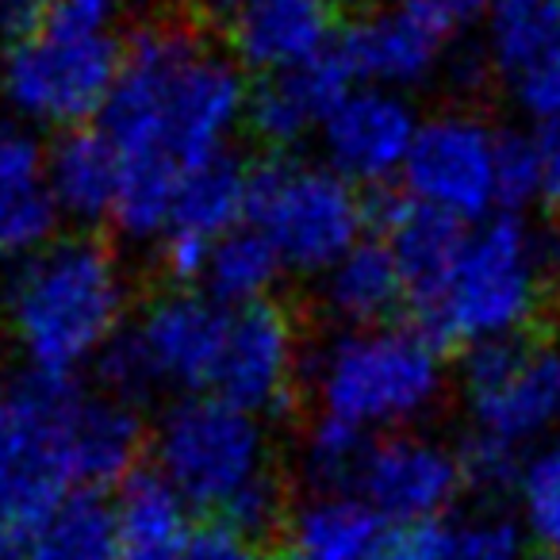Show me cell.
I'll return each instance as SVG.
<instances>
[{"label":"cell","instance_id":"29","mask_svg":"<svg viewBox=\"0 0 560 560\" xmlns=\"http://www.w3.org/2000/svg\"><path fill=\"white\" fill-rule=\"evenodd\" d=\"M518 499V526L529 541L541 545L549 557L560 552V442L526 453L514 480Z\"/></svg>","mask_w":560,"mask_h":560},{"label":"cell","instance_id":"31","mask_svg":"<svg viewBox=\"0 0 560 560\" xmlns=\"http://www.w3.org/2000/svg\"><path fill=\"white\" fill-rule=\"evenodd\" d=\"M529 147H534L537 165V200H545L552 211H560V119H549V124L537 127Z\"/></svg>","mask_w":560,"mask_h":560},{"label":"cell","instance_id":"37","mask_svg":"<svg viewBox=\"0 0 560 560\" xmlns=\"http://www.w3.org/2000/svg\"><path fill=\"white\" fill-rule=\"evenodd\" d=\"M208 4H211L215 12H226V16H231L234 9H242V4H246V0H208Z\"/></svg>","mask_w":560,"mask_h":560},{"label":"cell","instance_id":"17","mask_svg":"<svg viewBox=\"0 0 560 560\" xmlns=\"http://www.w3.org/2000/svg\"><path fill=\"white\" fill-rule=\"evenodd\" d=\"M249 173L231 154L185 173L173 192L165 231L158 238L162 265L180 289H192L208 269V257L231 231L246 226Z\"/></svg>","mask_w":560,"mask_h":560},{"label":"cell","instance_id":"28","mask_svg":"<svg viewBox=\"0 0 560 560\" xmlns=\"http://www.w3.org/2000/svg\"><path fill=\"white\" fill-rule=\"evenodd\" d=\"M280 257L272 254V246L254 231V226H238L231 231L208 257L200 284L215 304H223L226 312H242V307L269 304V292L277 289Z\"/></svg>","mask_w":560,"mask_h":560},{"label":"cell","instance_id":"24","mask_svg":"<svg viewBox=\"0 0 560 560\" xmlns=\"http://www.w3.org/2000/svg\"><path fill=\"white\" fill-rule=\"evenodd\" d=\"M319 296L327 315H335L346 330H358L388 323L407 300V284L384 238H361L342 261L323 272Z\"/></svg>","mask_w":560,"mask_h":560},{"label":"cell","instance_id":"25","mask_svg":"<svg viewBox=\"0 0 560 560\" xmlns=\"http://www.w3.org/2000/svg\"><path fill=\"white\" fill-rule=\"evenodd\" d=\"M381 560H526V534L506 514H450L419 529H396Z\"/></svg>","mask_w":560,"mask_h":560},{"label":"cell","instance_id":"9","mask_svg":"<svg viewBox=\"0 0 560 560\" xmlns=\"http://www.w3.org/2000/svg\"><path fill=\"white\" fill-rule=\"evenodd\" d=\"M12 404L47 442L70 491H101L135 476L142 450V419L135 404L55 376L20 384Z\"/></svg>","mask_w":560,"mask_h":560},{"label":"cell","instance_id":"32","mask_svg":"<svg viewBox=\"0 0 560 560\" xmlns=\"http://www.w3.org/2000/svg\"><path fill=\"white\" fill-rule=\"evenodd\" d=\"M185 560H261V557H257L249 537L234 534L223 522H211V526L192 534V541H188V549H185Z\"/></svg>","mask_w":560,"mask_h":560},{"label":"cell","instance_id":"18","mask_svg":"<svg viewBox=\"0 0 560 560\" xmlns=\"http://www.w3.org/2000/svg\"><path fill=\"white\" fill-rule=\"evenodd\" d=\"M338 0H246L231 12V58L242 73L277 78L338 47Z\"/></svg>","mask_w":560,"mask_h":560},{"label":"cell","instance_id":"14","mask_svg":"<svg viewBox=\"0 0 560 560\" xmlns=\"http://www.w3.org/2000/svg\"><path fill=\"white\" fill-rule=\"evenodd\" d=\"M453 35L422 0H396L353 20L338 39V58L358 85L407 93L442 70Z\"/></svg>","mask_w":560,"mask_h":560},{"label":"cell","instance_id":"6","mask_svg":"<svg viewBox=\"0 0 560 560\" xmlns=\"http://www.w3.org/2000/svg\"><path fill=\"white\" fill-rule=\"evenodd\" d=\"M312 388L319 415L373 438L411 430L445 396L442 346L399 323L342 330L315 358Z\"/></svg>","mask_w":560,"mask_h":560},{"label":"cell","instance_id":"40","mask_svg":"<svg viewBox=\"0 0 560 560\" xmlns=\"http://www.w3.org/2000/svg\"><path fill=\"white\" fill-rule=\"evenodd\" d=\"M0 127H4V124H0Z\"/></svg>","mask_w":560,"mask_h":560},{"label":"cell","instance_id":"22","mask_svg":"<svg viewBox=\"0 0 560 560\" xmlns=\"http://www.w3.org/2000/svg\"><path fill=\"white\" fill-rule=\"evenodd\" d=\"M284 534L300 560H381L392 526L358 491H312L289 511Z\"/></svg>","mask_w":560,"mask_h":560},{"label":"cell","instance_id":"35","mask_svg":"<svg viewBox=\"0 0 560 560\" xmlns=\"http://www.w3.org/2000/svg\"><path fill=\"white\" fill-rule=\"evenodd\" d=\"M24 557V537L12 529V522L0 514V560H20Z\"/></svg>","mask_w":560,"mask_h":560},{"label":"cell","instance_id":"15","mask_svg":"<svg viewBox=\"0 0 560 560\" xmlns=\"http://www.w3.org/2000/svg\"><path fill=\"white\" fill-rule=\"evenodd\" d=\"M488 62L514 108L537 127L560 119V0H495Z\"/></svg>","mask_w":560,"mask_h":560},{"label":"cell","instance_id":"23","mask_svg":"<svg viewBox=\"0 0 560 560\" xmlns=\"http://www.w3.org/2000/svg\"><path fill=\"white\" fill-rule=\"evenodd\" d=\"M119 560H185L192 541V506L158 472H135L119 483L116 506Z\"/></svg>","mask_w":560,"mask_h":560},{"label":"cell","instance_id":"10","mask_svg":"<svg viewBox=\"0 0 560 560\" xmlns=\"http://www.w3.org/2000/svg\"><path fill=\"white\" fill-rule=\"evenodd\" d=\"M465 407L472 438L511 453H534L560 430V342L518 335L472 350L465 361Z\"/></svg>","mask_w":560,"mask_h":560},{"label":"cell","instance_id":"16","mask_svg":"<svg viewBox=\"0 0 560 560\" xmlns=\"http://www.w3.org/2000/svg\"><path fill=\"white\" fill-rule=\"evenodd\" d=\"M422 119L415 116L407 93L376 85H353L319 131L323 158L353 185H381L399 177L411 158Z\"/></svg>","mask_w":560,"mask_h":560},{"label":"cell","instance_id":"13","mask_svg":"<svg viewBox=\"0 0 560 560\" xmlns=\"http://www.w3.org/2000/svg\"><path fill=\"white\" fill-rule=\"evenodd\" d=\"M304 373L300 330L292 315L277 304H254L231 312L223 361L211 396L269 419L292 404Z\"/></svg>","mask_w":560,"mask_h":560},{"label":"cell","instance_id":"7","mask_svg":"<svg viewBox=\"0 0 560 560\" xmlns=\"http://www.w3.org/2000/svg\"><path fill=\"white\" fill-rule=\"evenodd\" d=\"M226 327L231 312L208 292H162L96 361L101 388L124 404H135L150 392H180V399L208 396L223 361Z\"/></svg>","mask_w":560,"mask_h":560},{"label":"cell","instance_id":"38","mask_svg":"<svg viewBox=\"0 0 560 560\" xmlns=\"http://www.w3.org/2000/svg\"><path fill=\"white\" fill-rule=\"evenodd\" d=\"M261 560H300L296 552H284V557H261Z\"/></svg>","mask_w":560,"mask_h":560},{"label":"cell","instance_id":"27","mask_svg":"<svg viewBox=\"0 0 560 560\" xmlns=\"http://www.w3.org/2000/svg\"><path fill=\"white\" fill-rule=\"evenodd\" d=\"M20 560H119L112 506L96 491H73L32 529Z\"/></svg>","mask_w":560,"mask_h":560},{"label":"cell","instance_id":"12","mask_svg":"<svg viewBox=\"0 0 560 560\" xmlns=\"http://www.w3.org/2000/svg\"><path fill=\"white\" fill-rule=\"evenodd\" d=\"M465 488L457 450L415 430H396L369 442L350 491H358L388 526L419 529L450 518Z\"/></svg>","mask_w":560,"mask_h":560},{"label":"cell","instance_id":"33","mask_svg":"<svg viewBox=\"0 0 560 560\" xmlns=\"http://www.w3.org/2000/svg\"><path fill=\"white\" fill-rule=\"evenodd\" d=\"M43 12H47V0H0V24L12 27V32L32 24Z\"/></svg>","mask_w":560,"mask_h":560},{"label":"cell","instance_id":"5","mask_svg":"<svg viewBox=\"0 0 560 560\" xmlns=\"http://www.w3.org/2000/svg\"><path fill=\"white\" fill-rule=\"evenodd\" d=\"M119 62L124 43L108 20L55 4L0 47V104L27 127L78 131L104 112Z\"/></svg>","mask_w":560,"mask_h":560},{"label":"cell","instance_id":"11","mask_svg":"<svg viewBox=\"0 0 560 560\" xmlns=\"http://www.w3.org/2000/svg\"><path fill=\"white\" fill-rule=\"evenodd\" d=\"M511 135L476 112H438L422 119L404 165L407 200L460 226L488 223L506 208L503 173Z\"/></svg>","mask_w":560,"mask_h":560},{"label":"cell","instance_id":"19","mask_svg":"<svg viewBox=\"0 0 560 560\" xmlns=\"http://www.w3.org/2000/svg\"><path fill=\"white\" fill-rule=\"evenodd\" d=\"M358 81L350 78L346 62L338 58V47L327 58L300 70L277 73V78H261V85L249 93L246 124L261 142L277 150H289L304 139H319L323 124L335 112Z\"/></svg>","mask_w":560,"mask_h":560},{"label":"cell","instance_id":"39","mask_svg":"<svg viewBox=\"0 0 560 560\" xmlns=\"http://www.w3.org/2000/svg\"><path fill=\"white\" fill-rule=\"evenodd\" d=\"M545 560H560V552H557V557H545Z\"/></svg>","mask_w":560,"mask_h":560},{"label":"cell","instance_id":"21","mask_svg":"<svg viewBox=\"0 0 560 560\" xmlns=\"http://www.w3.org/2000/svg\"><path fill=\"white\" fill-rule=\"evenodd\" d=\"M47 185L62 219L81 226L112 223L124 185V162L101 127H78L58 135L47 150Z\"/></svg>","mask_w":560,"mask_h":560},{"label":"cell","instance_id":"8","mask_svg":"<svg viewBox=\"0 0 560 560\" xmlns=\"http://www.w3.org/2000/svg\"><path fill=\"white\" fill-rule=\"evenodd\" d=\"M246 223L292 272H323L342 261L369 226L358 185L327 162L277 158L249 173Z\"/></svg>","mask_w":560,"mask_h":560},{"label":"cell","instance_id":"20","mask_svg":"<svg viewBox=\"0 0 560 560\" xmlns=\"http://www.w3.org/2000/svg\"><path fill=\"white\" fill-rule=\"evenodd\" d=\"M58 208L47 185V154L32 135L0 127V261L43 249L55 238Z\"/></svg>","mask_w":560,"mask_h":560},{"label":"cell","instance_id":"26","mask_svg":"<svg viewBox=\"0 0 560 560\" xmlns=\"http://www.w3.org/2000/svg\"><path fill=\"white\" fill-rule=\"evenodd\" d=\"M468 226L453 223V219L427 211L411 200H399L384 215V246L392 249L399 272H404L407 300L419 307L430 292L442 284L450 265L457 261L460 246H465Z\"/></svg>","mask_w":560,"mask_h":560},{"label":"cell","instance_id":"34","mask_svg":"<svg viewBox=\"0 0 560 560\" xmlns=\"http://www.w3.org/2000/svg\"><path fill=\"white\" fill-rule=\"evenodd\" d=\"M62 4H70V9L85 12V16H96V20H112L124 4H131V0H62Z\"/></svg>","mask_w":560,"mask_h":560},{"label":"cell","instance_id":"1","mask_svg":"<svg viewBox=\"0 0 560 560\" xmlns=\"http://www.w3.org/2000/svg\"><path fill=\"white\" fill-rule=\"evenodd\" d=\"M249 89L238 62L196 24L162 16L124 43L101 131L124 162L112 223L131 242H158L180 177L231 154Z\"/></svg>","mask_w":560,"mask_h":560},{"label":"cell","instance_id":"3","mask_svg":"<svg viewBox=\"0 0 560 560\" xmlns=\"http://www.w3.org/2000/svg\"><path fill=\"white\" fill-rule=\"evenodd\" d=\"M154 472L192 511L215 514L234 534L269 537L289 522L284 480L272 465L265 419L219 396H185L154 430Z\"/></svg>","mask_w":560,"mask_h":560},{"label":"cell","instance_id":"36","mask_svg":"<svg viewBox=\"0 0 560 560\" xmlns=\"http://www.w3.org/2000/svg\"><path fill=\"white\" fill-rule=\"evenodd\" d=\"M9 415H12V392L0 384V430L9 427Z\"/></svg>","mask_w":560,"mask_h":560},{"label":"cell","instance_id":"30","mask_svg":"<svg viewBox=\"0 0 560 560\" xmlns=\"http://www.w3.org/2000/svg\"><path fill=\"white\" fill-rule=\"evenodd\" d=\"M369 442H373V438H369L365 430L330 419V415H319V419L307 427L304 445H300L304 472H307V480L315 483V491H350Z\"/></svg>","mask_w":560,"mask_h":560},{"label":"cell","instance_id":"4","mask_svg":"<svg viewBox=\"0 0 560 560\" xmlns=\"http://www.w3.org/2000/svg\"><path fill=\"white\" fill-rule=\"evenodd\" d=\"M545 249L522 219L495 215L468 226L457 261L415 307V327L442 350H483L526 335L541 307Z\"/></svg>","mask_w":560,"mask_h":560},{"label":"cell","instance_id":"2","mask_svg":"<svg viewBox=\"0 0 560 560\" xmlns=\"http://www.w3.org/2000/svg\"><path fill=\"white\" fill-rule=\"evenodd\" d=\"M131 284L116 249L93 234H62L9 265L0 327L32 376L73 381L124 335Z\"/></svg>","mask_w":560,"mask_h":560}]
</instances>
